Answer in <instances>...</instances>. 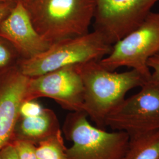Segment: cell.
<instances>
[{
    "instance_id": "5b68a950",
    "label": "cell",
    "mask_w": 159,
    "mask_h": 159,
    "mask_svg": "<svg viewBox=\"0 0 159 159\" xmlns=\"http://www.w3.org/2000/svg\"><path fill=\"white\" fill-rule=\"evenodd\" d=\"M159 52V12H151L140 26L116 43L110 53L99 63L114 71L121 67L136 70L149 79L148 60Z\"/></svg>"
},
{
    "instance_id": "30bf717a",
    "label": "cell",
    "mask_w": 159,
    "mask_h": 159,
    "mask_svg": "<svg viewBox=\"0 0 159 159\" xmlns=\"http://www.w3.org/2000/svg\"><path fill=\"white\" fill-rule=\"evenodd\" d=\"M29 80L17 66L0 74V150L14 140L20 107L25 100Z\"/></svg>"
},
{
    "instance_id": "5bb4252c",
    "label": "cell",
    "mask_w": 159,
    "mask_h": 159,
    "mask_svg": "<svg viewBox=\"0 0 159 159\" xmlns=\"http://www.w3.org/2000/svg\"><path fill=\"white\" fill-rule=\"evenodd\" d=\"M4 40V39L0 37V70L5 71L7 68H10L8 67L14 61L18 63L21 58L14 47L11 44L8 46L10 43L7 41L6 43Z\"/></svg>"
},
{
    "instance_id": "ac0fdd59",
    "label": "cell",
    "mask_w": 159,
    "mask_h": 159,
    "mask_svg": "<svg viewBox=\"0 0 159 159\" xmlns=\"http://www.w3.org/2000/svg\"><path fill=\"white\" fill-rule=\"evenodd\" d=\"M0 159H18L16 149L11 143L0 150Z\"/></svg>"
},
{
    "instance_id": "44dd1931",
    "label": "cell",
    "mask_w": 159,
    "mask_h": 159,
    "mask_svg": "<svg viewBox=\"0 0 159 159\" xmlns=\"http://www.w3.org/2000/svg\"><path fill=\"white\" fill-rule=\"evenodd\" d=\"M21 1H23V2H24L25 4H27V3L29 2L30 0H21Z\"/></svg>"
},
{
    "instance_id": "4fadbf2b",
    "label": "cell",
    "mask_w": 159,
    "mask_h": 159,
    "mask_svg": "<svg viewBox=\"0 0 159 159\" xmlns=\"http://www.w3.org/2000/svg\"><path fill=\"white\" fill-rule=\"evenodd\" d=\"M61 130L49 139L36 146L35 153L38 159H70L67 153Z\"/></svg>"
},
{
    "instance_id": "6da1fadb",
    "label": "cell",
    "mask_w": 159,
    "mask_h": 159,
    "mask_svg": "<svg viewBox=\"0 0 159 159\" xmlns=\"http://www.w3.org/2000/svg\"><path fill=\"white\" fill-rule=\"evenodd\" d=\"M75 66L84 86L83 111L102 130H106L108 115L125 100L128 91L141 87L150 79L133 69L123 73L110 71L99 61Z\"/></svg>"
},
{
    "instance_id": "9a60e30c",
    "label": "cell",
    "mask_w": 159,
    "mask_h": 159,
    "mask_svg": "<svg viewBox=\"0 0 159 159\" xmlns=\"http://www.w3.org/2000/svg\"><path fill=\"white\" fill-rule=\"evenodd\" d=\"M11 143L16 149L18 159H38L35 153V145L19 140H14Z\"/></svg>"
},
{
    "instance_id": "ffe728a7",
    "label": "cell",
    "mask_w": 159,
    "mask_h": 159,
    "mask_svg": "<svg viewBox=\"0 0 159 159\" xmlns=\"http://www.w3.org/2000/svg\"><path fill=\"white\" fill-rule=\"evenodd\" d=\"M17 0H0V4L4 2H15Z\"/></svg>"
},
{
    "instance_id": "e0dca14e",
    "label": "cell",
    "mask_w": 159,
    "mask_h": 159,
    "mask_svg": "<svg viewBox=\"0 0 159 159\" xmlns=\"http://www.w3.org/2000/svg\"><path fill=\"white\" fill-rule=\"evenodd\" d=\"M148 66L153 70L152 77L159 81V52L148 60Z\"/></svg>"
},
{
    "instance_id": "d6986e66",
    "label": "cell",
    "mask_w": 159,
    "mask_h": 159,
    "mask_svg": "<svg viewBox=\"0 0 159 159\" xmlns=\"http://www.w3.org/2000/svg\"><path fill=\"white\" fill-rule=\"evenodd\" d=\"M16 1L10 2H4V3L0 4V23L11 11L12 8L15 4Z\"/></svg>"
},
{
    "instance_id": "3957f363",
    "label": "cell",
    "mask_w": 159,
    "mask_h": 159,
    "mask_svg": "<svg viewBox=\"0 0 159 159\" xmlns=\"http://www.w3.org/2000/svg\"><path fill=\"white\" fill-rule=\"evenodd\" d=\"M112 48L101 34L94 30L56 42L35 57L20 59L17 66L23 74L32 77L68 66L99 61L108 55Z\"/></svg>"
},
{
    "instance_id": "7c38bea8",
    "label": "cell",
    "mask_w": 159,
    "mask_h": 159,
    "mask_svg": "<svg viewBox=\"0 0 159 159\" xmlns=\"http://www.w3.org/2000/svg\"><path fill=\"white\" fill-rule=\"evenodd\" d=\"M122 159H159V129L129 137Z\"/></svg>"
},
{
    "instance_id": "7a4b0ae2",
    "label": "cell",
    "mask_w": 159,
    "mask_h": 159,
    "mask_svg": "<svg viewBox=\"0 0 159 159\" xmlns=\"http://www.w3.org/2000/svg\"><path fill=\"white\" fill-rule=\"evenodd\" d=\"M25 5L34 28L51 45L89 33L96 8L95 0H30Z\"/></svg>"
},
{
    "instance_id": "9c48e42d",
    "label": "cell",
    "mask_w": 159,
    "mask_h": 159,
    "mask_svg": "<svg viewBox=\"0 0 159 159\" xmlns=\"http://www.w3.org/2000/svg\"><path fill=\"white\" fill-rule=\"evenodd\" d=\"M0 37L14 47L21 59L35 57L51 46L34 28L25 5L21 0H17L0 23Z\"/></svg>"
},
{
    "instance_id": "2e32d148",
    "label": "cell",
    "mask_w": 159,
    "mask_h": 159,
    "mask_svg": "<svg viewBox=\"0 0 159 159\" xmlns=\"http://www.w3.org/2000/svg\"><path fill=\"white\" fill-rule=\"evenodd\" d=\"M44 108L36 100H25L20 107V117H31L39 116L43 113Z\"/></svg>"
},
{
    "instance_id": "52a82bcc",
    "label": "cell",
    "mask_w": 159,
    "mask_h": 159,
    "mask_svg": "<svg viewBox=\"0 0 159 159\" xmlns=\"http://www.w3.org/2000/svg\"><path fill=\"white\" fill-rule=\"evenodd\" d=\"M159 0H95L94 30L113 46L144 21Z\"/></svg>"
},
{
    "instance_id": "8992f818",
    "label": "cell",
    "mask_w": 159,
    "mask_h": 159,
    "mask_svg": "<svg viewBox=\"0 0 159 159\" xmlns=\"http://www.w3.org/2000/svg\"><path fill=\"white\" fill-rule=\"evenodd\" d=\"M106 127L129 137L159 129V81L150 79L108 115Z\"/></svg>"
},
{
    "instance_id": "ba28073f",
    "label": "cell",
    "mask_w": 159,
    "mask_h": 159,
    "mask_svg": "<svg viewBox=\"0 0 159 159\" xmlns=\"http://www.w3.org/2000/svg\"><path fill=\"white\" fill-rule=\"evenodd\" d=\"M41 97L51 98L71 112L83 111L84 86L76 66L29 77L24 101Z\"/></svg>"
},
{
    "instance_id": "8fae6325",
    "label": "cell",
    "mask_w": 159,
    "mask_h": 159,
    "mask_svg": "<svg viewBox=\"0 0 159 159\" xmlns=\"http://www.w3.org/2000/svg\"><path fill=\"white\" fill-rule=\"evenodd\" d=\"M61 130L55 112L44 108L39 116L19 117L15 126L14 140H22L38 146Z\"/></svg>"
},
{
    "instance_id": "277c9868",
    "label": "cell",
    "mask_w": 159,
    "mask_h": 159,
    "mask_svg": "<svg viewBox=\"0 0 159 159\" xmlns=\"http://www.w3.org/2000/svg\"><path fill=\"white\" fill-rule=\"evenodd\" d=\"M84 111L67 116L63 131L67 140L73 143L67 149L70 159H122L129 142L124 131L107 132L91 125Z\"/></svg>"
}]
</instances>
